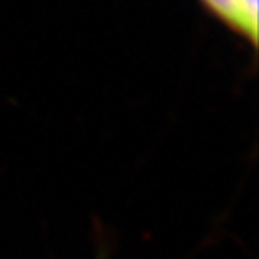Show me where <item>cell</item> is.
<instances>
[{
    "label": "cell",
    "instance_id": "2",
    "mask_svg": "<svg viewBox=\"0 0 259 259\" xmlns=\"http://www.w3.org/2000/svg\"><path fill=\"white\" fill-rule=\"evenodd\" d=\"M93 242H95V259H113L118 247L116 236L101 221H93Z\"/></svg>",
    "mask_w": 259,
    "mask_h": 259
},
{
    "label": "cell",
    "instance_id": "3",
    "mask_svg": "<svg viewBox=\"0 0 259 259\" xmlns=\"http://www.w3.org/2000/svg\"><path fill=\"white\" fill-rule=\"evenodd\" d=\"M244 12L247 15V19L251 20V24L257 27V0H241Z\"/></svg>",
    "mask_w": 259,
    "mask_h": 259
},
{
    "label": "cell",
    "instance_id": "1",
    "mask_svg": "<svg viewBox=\"0 0 259 259\" xmlns=\"http://www.w3.org/2000/svg\"><path fill=\"white\" fill-rule=\"evenodd\" d=\"M204 4L209 7L212 12H215L222 20L231 24L232 27L249 35L252 40H256L257 27L251 24L244 12L241 0H204Z\"/></svg>",
    "mask_w": 259,
    "mask_h": 259
}]
</instances>
